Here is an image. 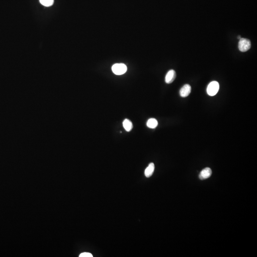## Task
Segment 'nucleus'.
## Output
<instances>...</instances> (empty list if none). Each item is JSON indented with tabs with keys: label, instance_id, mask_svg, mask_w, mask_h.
<instances>
[{
	"label": "nucleus",
	"instance_id": "1",
	"mask_svg": "<svg viewBox=\"0 0 257 257\" xmlns=\"http://www.w3.org/2000/svg\"><path fill=\"white\" fill-rule=\"evenodd\" d=\"M112 72L115 74L121 75L124 74L127 72V67L124 63H116L112 68Z\"/></svg>",
	"mask_w": 257,
	"mask_h": 257
},
{
	"label": "nucleus",
	"instance_id": "2",
	"mask_svg": "<svg viewBox=\"0 0 257 257\" xmlns=\"http://www.w3.org/2000/svg\"><path fill=\"white\" fill-rule=\"evenodd\" d=\"M220 85L218 82L216 81L211 82L208 85L207 89V94L211 96L215 95L218 92Z\"/></svg>",
	"mask_w": 257,
	"mask_h": 257
},
{
	"label": "nucleus",
	"instance_id": "3",
	"mask_svg": "<svg viewBox=\"0 0 257 257\" xmlns=\"http://www.w3.org/2000/svg\"><path fill=\"white\" fill-rule=\"evenodd\" d=\"M238 47L240 52H247L251 47V42L248 39L240 38L238 42Z\"/></svg>",
	"mask_w": 257,
	"mask_h": 257
},
{
	"label": "nucleus",
	"instance_id": "4",
	"mask_svg": "<svg viewBox=\"0 0 257 257\" xmlns=\"http://www.w3.org/2000/svg\"><path fill=\"white\" fill-rule=\"evenodd\" d=\"M212 174L211 169L208 167L205 168L201 171L199 175L200 180H204L210 178Z\"/></svg>",
	"mask_w": 257,
	"mask_h": 257
},
{
	"label": "nucleus",
	"instance_id": "5",
	"mask_svg": "<svg viewBox=\"0 0 257 257\" xmlns=\"http://www.w3.org/2000/svg\"><path fill=\"white\" fill-rule=\"evenodd\" d=\"M176 77V74L175 70H169L167 73L166 75L165 76V82L168 84H170L173 82Z\"/></svg>",
	"mask_w": 257,
	"mask_h": 257
},
{
	"label": "nucleus",
	"instance_id": "6",
	"mask_svg": "<svg viewBox=\"0 0 257 257\" xmlns=\"http://www.w3.org/2000/svg\"><path fill=\"white\" fill-rule=\"evenodd\" d=\"M191 86L189 84L184 85V86L181 89L180 91V94L181 96L183 98L188 96L191 92Z\"/></svg>",
	"mask_w": 257,
	"mask_h": 257
},
{
	"label": "nucleus",
	"instance_id": "7",
	"mask_svg": "<svg viewBox=\"0 0 257 257\" xmlns=\"http://www.w3.org/2000/svg\"><path fill=\"white\" fill-rule=\"evenodd\" d=\"M154 169H155V166L153 163H151L149 164V166L147 167V168L146 169L145 171V175L146 177L147 178H149L152 176L154 171Z\"/></svg>",
	"mask_w": 257,
	"mask_h": 257
},
{
	"label": "nucleus",
	"instance_id": "8",
	"mask_svg": "<svg viewBox=\"0 0 257 257\" xmlns=\"http://www.w3.org/2000/svg\"><path fill=\"white\" fill-rule=\"evenodd\" d=\"M123 126L127 131H129L132 129L133 128V124L131 121L129 120L125 119L123 122Z\"/></svg>",
	"mask_w": 257,
	"mask_h": 257
},
{
	"label": "nucleus",
	"instance_id": "9",
	"mask_svg": "<svg viewBox=\"0 0 257 257\" xmlns=\"http://www.w3.org/2000/svg\"><path fill=\"white\" fill-rule=\"evenodd\" d=\"M158 122L154 118H151L147 122V126L151 129H154L158 126Z\"/></svg>",
	"mask_w": 257,
	"mask_h": 257
},
{
	"label": "nucleus",
	"instance_id": "10",
	"mask_svg": "<svg viewBox=\"0 0 257 257\" xmlns=\"http://www.w3.org/2000/svg\"><path fill=\"white\" fill-rule=\"evenodd\" d=\"M40 3L43 6L50 7L54 3V0H39Z\"/></svg>",
	"mask_w": 257,
	"mask_h": 257
},
{
	"label": "nucleus",
	"instance_id": "11",
	"mask_svg": "<svg viewBox=\"0 0 257 257\" xmlns=\"http://www.w3.org/2000/svg\"><path fill=\"white\" fill-rule=\"evenodd\" d=\"M93 256L90 253L83 252L82 253L79 255V257H92Z\"/></svg>",
	"mask_w": 257,
	"mask_h": 257
},
{
	"label": "nucleus",
	"instance_id": "12",
	"mask_svg": "<svg viewBox=\"0 0 257 257\" xmlns=\"http://www.w3.org/2000/svg\"><path fill=\"white\" fill-rule=\"evenodd\" d=\"M238 39H240V38H241L240 37V36H238Z\"/></svg>",
	"mask_w": 257,
	"mask_h": 257
}]
</instances>
